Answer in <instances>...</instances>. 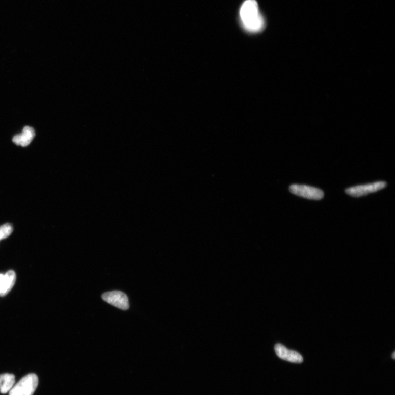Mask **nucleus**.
I'll use <instances>...</instances> for the list:
<instances>
[{
	"label": "nucleus",
	"mask_w": 395,
	"mask_h": 395,
	"mask_svg": "<svg viewBox=\"0 0 395 395\" xmlns=\"http://www.w3.org/2000/svg\"><path fill=\"white\" fill-rule=\"evenodd\" d=\"M240 14L242 25L247 31L257 33L263 30L265 22L256 0H246Z\"/></svg>",
	"instance_id": "f257e3e1"
},
{
	"label": "nucleus",
	"mask_w": 395,
	"mask_h": 395,
	"mask_svg": "<svg viewBox=\"0 0 395 395\" xmlns=\"http://www.w3.org/2000/svg\"><path fill=\"white\" fill-rule=\"evenodd\" d=\"M15 383V377L9 373L0 375V392L6 393L10 391Z\"/></svg>",
	"instance_id": "1a4fd4ad"
},
{
	"label": "nucleus",
	"mask_w": 395,
	"mask_h": 395,
	"mask_svg": "<svg viewBox=\"0 0 395 395\" xmlns=\"http://www.w3.org/2000/svg\"><path fill=\"white\" fill-rule=\"evenodd\" d=\"M289 191L294 195L308 199L321 200L324 197L321 190L304 185H292Z\"/></svg>",
	"instance_id": "7ed1b4c3"
},
{
	"label": "nucleus",
	"mask_w": 395,
	"mask_h": 395,
	"mask_svg": "<svg viewBox=\"0 0 395 395\" xmlns=\"http://www.w3.org/2000/svg\"><path fill=\"white\" fill-rule=\"evenodd\" d=\"M102 297L106 303L121 310H127L130 307L128 297L123 292L120 291L107 292L103 294Z\"/></svg>",
	"instance_id": "39448f33"
},
{
	"label": "nucleus",
	"mask_w": 395,
	"mask_h": 395,
	"mask_svg": "<svg viewBox=\"0 0 395 395\" xmlns=\"http://www.w3.org/2000/svg\"><path fill=\"white\" fill-rule=\"evenodd\" d=\"M277 356L282 360L294 363H301L303 358L298 352L287 349L281 344H277L275 347Z\"/></svg>",
	"instance_id": "423d86ee"
},
{
	"label": "nucleus",
	"mask_w": 395,
	"mask_h": 395,
	"mask_svg": "<svg viewBox=\"0 0 395 395\" xmlns=\"http://www.w3.org/2000/svg\"><path fill=\"white\" fill-rule=\"evenodd\" d=\"M16 279L15 272L12 270L7 272L4 275L1 289H0V296L4 297L10 292L15 283Z\"/></svg>",
	"instance_id": "6e6552de"
},
{
	"label": "nucleus",
	"mask_w": 395,
	"mask_h": 395,
	"mask_svg": "<svg viewBox=\"0 0 395 395\" xmlns=\"http://www.w3.org/2000/svg\"><path fill=\"white\" fill-rule=\"evenodd\" d=\"M387 183L384 181L360 185L347 189L345 191L348 195L353 197H361L371 193L376 192L385 188Z\"/></svg>",
	"instance_id": "20e7f679"
},
{
	"label": "nucleus",
	"mask_w": 395,
	"mask_h": 395,
	"mask_svg": "<svg viewBox=\"0 0 395 395\" xmlns=\"http://www.w3.org/2000/svg\"><path fill=\"white\" fill-rule=\"evenodd\" d=\"M13 230V226L9 224L0 226V241L9 237L12 234Z\"/></svg>",
	"instance_id": "9d476101"
},
{
	"label": "nucleus",
	"mask_w": 395,
	"mask_h": 395,
	"mask_svg": "<svg viewBox=\"0 0 395 395\" xmlns=\"http://www.w3.org/2000/svg\"><path fill=\"white\" fill-rule=\"evenodd\" d=\"M35 136V133L34 129L30 126H25L23 133L14 136L12 140L16 145L24 147L30 144Z\"/></svg>",
	"instance_id": "0eeeda50"
},
{
	"label": "nucleus",
	"mask_w": 395,
	"mask_h": 395,
	"mask_svg": "<svg viewBox=\"0 0 395 395\" xmlns=\"http://www.w3.org/2000/svg\"><path fill=\"white\" fill-rule=\"evenodd\" d=\"M3 277H4V275L2 274H0V289H1Z\"/></svg>",
	"instance_id": "9b49d317"
},
{
	"label": "nucleus",
	"mask_w": 395,
	"mask_h": 395,
	"mask_svg": "<svg viewBox=\"0 0 395 395\" xmlns=\"http://www.w3.org/2000/svg\"><path fill=\"white\" fill-rule=\"evenodd\" d=\"M394 355H395V352H393V354L392 355V357L393 359V360H394V359H395V356Z\"/></svg>",
	"instance_id": "f8f14e48"
},
{
	"label": "nucleus",
	"mask_w": 395,
	"mask_h": 395,
	"mask_svg": "<svg viewBox=\"0 0 395 395\" xmlns=\"http://www.w3.org/2000/svg\"><path fill=\"white\" fill-rule=\"evenodd\" d=\"M38 383V376L31 373L13 386L10 391V395H33L37 388Z\"/></svg>",
	"instance_id": "f03ea898"
}]
</instances>
